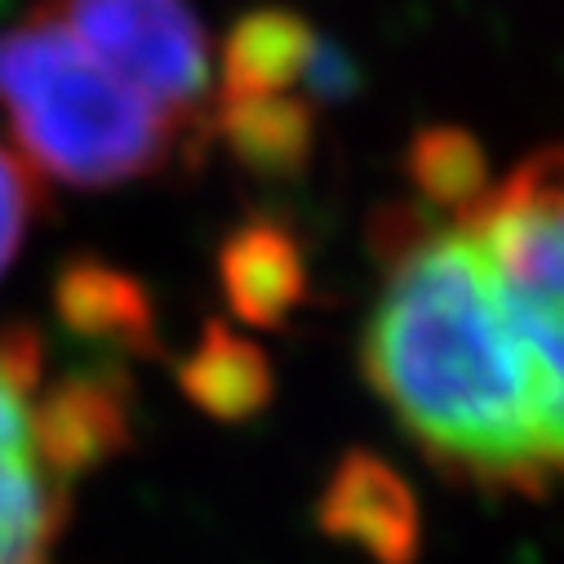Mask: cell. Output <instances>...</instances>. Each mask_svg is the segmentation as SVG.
Segmentation results:
<instances>
[{"instance_id":"6da1fadb","label":"cell","mask_w":564,"mask_h":564,"mask_svg":"<svg viewBox=\"0 0 564 564\" xmlns=\"http://www.w3.org/2000/svg\"><path fill=\"white\" fill-rule=\"evenodd\" d=\"M360 360L404 436L494 494L564 489V148L378 231Z\"/></svg>"},{"instance_id":"7a4b0ae2","label":"cell","mask_w":564,"mask_h":564,"mask_svg":"<svg viewBox=\"0 0 564 564\" xmlns=\"http://www.w3.org/2000/svg\"><path fill=\"white\" fill-rule=\"evenodd\" d=\"M0 111L28 170L72 187L148 178L187 143V133L129 89L50 0L0 32Z\"/></svg>"},{"instance_id":"3957f363","label":"cell","mask_w":564,"mask_h":564,"mask_svg":"<svg viewBox=\"0 0 564 564\" xmlns=\"http://www.w3.org/2000/svg\"><path fill=\"white\" fill-rule=\"evenodd\" d=\"M124 427L120 373L54 365L36 329H0V564H50L76 485Z\"/></svg>"},{"instance_id":"277c9868","label":"cell","mask_w":564,"mask_h":564,"mask_svg":"<svg viewBox=\"0 0 564 564\" xmlns=\"http://www.w3.org/2000/svg\"><path fill=\"white\" fill-rule=\"evenodd\" d=\"M329 45L290 10L249 14L223 54L214 129L253 170H294L312 148L316 98L334 80Z\"/></svg>"},{"instance_id":"5b68a950","label":"cell","mask_w":564,"mask_h":564,"mask_svg":"<svg viewBox=\"0 0 564 564\" xmlns=\"http://www.w3.org/2000/svg\"><path fill=\"white\" fill-rule=\"evenodd\" d=\"M63 23L187 138L214 124V50L187 0H50Z\"/></svg>"},{"instance_id":"8992f818","label":"cell","mask_w":564,"mask_h":564,"mask_svg":"<svg viewBox=\"0 0 564 564\" xmlns=\"http://www.w3.org/2000/svg\"><path fill=\"white\" fill-rule=\"evenodd\" d=\"M303 271L294 258V245L275 227H249L227 249V290L236 307L253 321H271L299 299Z\"/></svg>"},{"instance_id":"52a82bcc","label":"cell","mask_w":564,"mask_h":564,"mask_svg":"<svg viewBox=\"0 0 564 564\" xmlns=\"http://www.w3.org/2000/svg\"><path fill=\"white\" fill-rule=\"evenodd\" d=\"M192 391L218 409V413H245L262 400L267 391V369L258 360L253 347L236 343V338H218V343H205L192 360Z\"/></svg>"},{"instance_id":"ba28073f","label":"cell","mask_w":564,"mask_h":564,"mask_svg":"<svg viewBox=\"0 0 564 564\" xmlns=\"http://www.w3.org/2000/svg\"><path fill=\"white\" fill-rule=\"evenodd\" d=\"M36 214V183L23 156H14L10 148H0V275L14 262V253L23 249V236L32 227Z\"/></svg>"}]
</instances>
